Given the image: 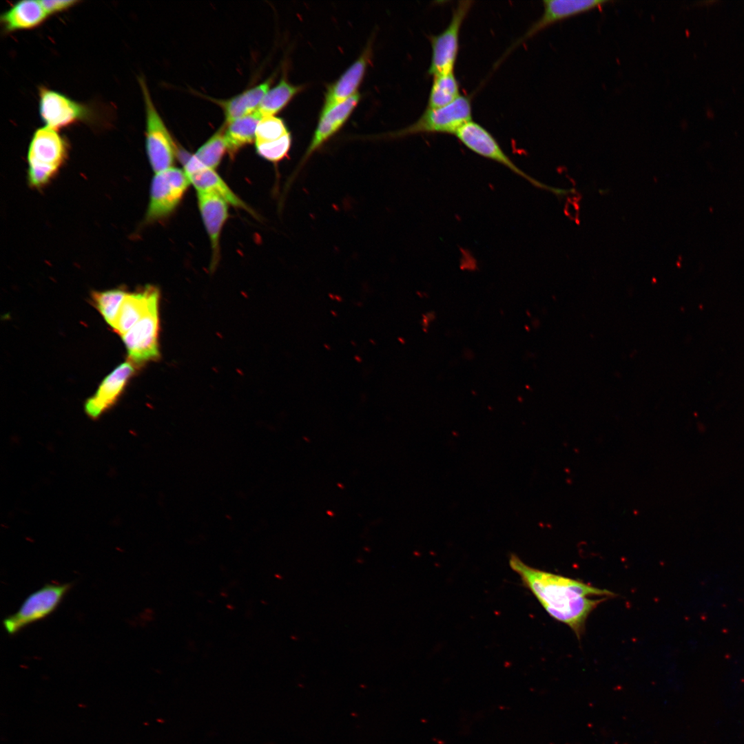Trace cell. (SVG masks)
Returning a JSON list of instances; mask_svg holds the SVG:
<instances>
[{"label":"cell","mask_w":744,"mask_h":744,"mask_svg":"<svg viewBox=\"0 0 744 744\" xmlns=\"http://www.w3.org/2000/svg\"><path fill=\"white\" fill-rule=\"evenodd\" d=\"M509 565L546 612L568 626L579 639L590 614L616 595L578 579L533 568L515 555H510Z\"/></svg>","instance_id":"6da1fadb"},{"label":"cell","mask_w":744,"mask_h":744,"mask_svg":"<svg viewBox=\"0 0 744 744\" xmlns=\"http://www.w3.org/2000/svg\"><path fill=\"white\" fill-rule=\"evenodd\" d=\"M68 145L59 130L48 126L37 129L28 151V180L34 187L46 184L65 160Z\"/></svg>","instance_id":"7a4b0ae2"},{"label":"cell","mask_w":744,"mask_h":744,"mask_svg":"<svg viewBox=\"0 0 744 744\" xmlns=\"http://www.w3.org/2000/svg\"><path fill=\"white\" fill-rule=\"evenodd\" d=\"M71 587V583H46L29 595L16 612L3 619L2 624L7 634L14 635L30 624L50 616Z\"/></svg>","instance_id":"3957f363"},{"label":"cell","mask_w":744,"mask_h":744,"mask_svg":"<svg viewBox=\"0 0 744 744\" xmlns=\"http://www.w3.org/2000/svg\"><path fill=\"white\" fill-rule=\"evenodd\" d=\"M145 106V147L152 170L158 173L172 167L177 148L159 115L143 78H139Z\"/></svg>","instance_id":"277c9868"},{"label":"cell","mask_w":744,"mask_h":744,"mask_svg":"<svg viewBox=\"0 0 744 744\" xmlns=\"http://www.w3.org/2000/svg\"><path fill=\"white\" fill-rule=\"evenodd\" d=\"M471 120V98L461 95L446 106L438 108L427 107L416 122L397 132L395 136L420 133L455 134L462 125Z\"/></svg>","instance_id":"5b68a950"},{"label":"cell","mask_w":744,"mask_h":744,"mask_svg":"<svg viewBox=\"0 0 744 744\" xmlns=\"http://www.w3.org/2000/svg\"><path fill=\"white\" fill-rule=\"evenodd\" d=\"M473 1H460L453 10L447 27L430 37L432 49L428 74L433 76L453 72L459 52L460 30Z\"/></svg>","instance_id":"8992f818"},{"label":"cell","mask_w":744,"mask_h":744,"mask_svg":"<svg viewBox=\"0 0 744 744\" xmlns=\"http://www.w3.org/2000/svg\"><path fill=\"white\" fill-rule=\"evenodd\" d=\"M159 294L154 298L145 313L121 335L128 361L141 365L159 358Z\"/></svg>","instance_id":"52a82bcc"},{"label":"cell","mask_w":744,"mask_h":744,"mask_svg":"<svg viewBox=\"0 0 744 744\" xmlns=\"http://www.w3.org/2000/svg\"><path fill=\"white\" fill-rule=\"evenodd\" d=\"M191 182L184 169L172 167L154 176L145 219L154 222L169 216L180 202Z\"/></svg>","instance_id":"ba28073f"},{"label":"cell","mask_w":744,"mask_h":744,"mask_svg":"<svg viewBox=\"0 0 744 744\" xmlns=\"http://www.w3.org/2000/svg\"><path fill=\"white\" fill-rule=\"evenodd\" d=\"M39 110L45 125L57 130L88 121L93 115L87 105L45 86L39 88Z\"/></svg>","instance_id":"9c48e42d"},{"label":"cell","mask_w":744,"mask_h":744,"mask_svg":"<svg viewBox=\"0 0 744 744\" xmlns=\"http://www.w3.org/2000/svg\"><path fill=\"white\" fill-rule=\"evenodd\" d=\"M455 135L464 146L474 153L503 165L535 186L545 187L519 168L504 152L491 133L480 124L471 120L462 125Z\"/></svg>","instance_id":"30bf717a"},{"label":"cell","mask_w":744,"mask_h":744,"mask_svg":"<svg viewBox=\"0 0 744 744\" xmlns=\"http://www.w3.org/2000/svg\"><path fill=\"white\" fill-rule=\"evenodd\" d=\"M134 366L127 360L103 379L96 393L85 404V411L90 417L98 418L116 403L134 373Z\"/></svg>","instance_id":"8fae6325"},{"label":"cell","mask_w":744,"mask_h":744,"mask_svg":"<svg viewBox=\"0 0 744 744\" xmlns=\"http://www.w3.org/2000/svg\"><path fill=\"white\" fill-rule=\"evenodd\" d=\"M608 2L603 0H544L541 16L531 25L511 49L556 22L599 8Z\"/></svg>","instance_id":"7c38bea8"},{"label":"cell","mask_w":744,"mask_h":744,"mask_svg":"<svg viewBox=\"0 0 744 744\" xmlns=\"http://www.w3.org/2000/svg\"><path fill=\"white\" fill-rule=\"evenodd\" d=\"M359 100L360 95L356 93L329 110L321 112L318 126L298 168H300L314 152L340 130L350 116Z\"/></svg>","instance_id":"4fadbf2b"},{"label":"cell","mask_w":744,"mask_h":744,"mask_svg":"<svg viewBox=\"0 0 744 744\" xmlns=\"http://www.w3.org/2000/svg\"><path fill=\"white\" fill-rule=\"evenodd\" d=\"M197 197L199 210L210 240L212 265H214L219 258L220 236L228 217L229 203L212 193L197 192Z\"/></svg>","instance_id":"5bb4252c"},{"label":"cell","mask_w":744,"mask_h":744,"mask_svg":"<svg viewBox=\"0 0 744 744\" xmlns=\"http://www.w3.org/2000/svg\"><path fill=\"white\" fill-rule=\"evenodd\" d=\"M371 52V49L369 45L342 76L330 85L325 94L322 111H326L358 93L357 89L370 62Z\"/></svg>","instance_id":"9a60e30c"},{"label":"cell","mask_w":744,"mask_h":744,"mask_svg":"<svg viewBox=\"0 0 744 744\" xmlns=\"http://www.w3.org/2000/svg\"><path fill=\"white\" fill-rule=\"evenodd\" d=\"M48 17L40 1L23 0L1 14L0 23L4 32L10 33L37 28Z\"/></svg>","instance_id":"2e32d148"},{"label":"cell","mask_w":744,"mask_h":744,"mask_svg":"<svg viewBox=\"0 0 744 744\" xmlns=\"http://www.w3.org/2000/svg\"><path fill=\"white\" fill-rule=\"evenodd\" d=\"M159 294L157 288L147 286L138 292L127 293L112 327L118 334L127 332L145 313L151 302Z\"/></svg>","instance_id":"e0dca14e"},{"label":"cell","mask_w":744,"mask_h":744,"mask_svg":"<svg viewBox=\"0 0 744 744\" xmlns=\"http://www.w3.org/2000/svg\"><path fill=\"white\" fill-rule=\"evenodd\" d=\"M271 79L261 84L249 88L227 100H214L223 110L225 125L251 114L258 110L259 105L269 89Z\"/></svg>","instance_id":"ac0fdd59"},{"label":"cell","mask_w":744,"mask_h":744,"mask_svg":"<svg viewBox=\"0 0 744 744\" xmlns=\"http://www.w3.org/2000/svg\"><path fill=\"white\" fill-rule=\"evenodd\" d=\"M225 125L214 133L195 154L184 162L186 174L198 169L207 168L214 169L220 163L227 147L224 138Z\"/></svg>","instance_id":"d6986e66"},{"label":"cell","mask_w":744,"mask_h":744,"mask_svg":"<svg viewBox=\"0 0 744 744\" xmlns=\"http://www.w3.org/2000/svg\"><path fill=\"white\" fill-rule=\"evenodd\" d=\"M197 192L214 194L234 207L250 213L251 209L229 187L214 169L203 168L187 174Z\"/></svg>","instance_id":"ffe728a7"},{"label":"cell","mask_w":744,"mask_h":744,"mask_svg":"<svg viewBox=\"0 0 744 744\" xmlns=\"http://www.w3.org/2000/svg\"><path fill=\"white\" fill-rule=\"evenodd\" d=\"M262 115L258 110L225 125L224 138L227 151L234 155L242 147L256 141V131Z\"/></svg>","instance_id":"44dd1931"},{"label":"cell","mask_w":744,"mask_h":744,"mask_svg":"<svg viewBox=\"0 0 744 744\" xmlns=\"http://www.w3.org/2000/svg\"><path fill=\"white\" fill-rule=\"evenodd\" d=\"M459 83L454 72L433 76L428 100V108L446 106L459 96Z\"/></svg>","instance_id":"7402d4cb"},{"label":"cell","mask_w":744,"mask_h":744,"mask_svg":"<svg viewBox=\"0 0 744 744\" xmlns=\"http://www.w3.org/2000/svg\"><path fill=\"white\" fill-rule=\"evenodd\" d=\"M302 89V86L293 85L283 78L275 87L268 90L258 110L262 117L274 116L282 110Z\"/></svg>","instance_id":"603a6c76"},{"label":"cell","mask_w":744,"mask_h":744,"mask_svg":"<svg viewBox=\"0 0 744 744\" xmlns=\"http://www.w3.org/2000/svg\"><path fill=\"white\" fill-rule=\"evenodd\" d=\"M127 292L121 289L94 291L92 299L105 322L112 328L123 300Z\"/></svg>","instance_id":"cb8c5ba5"},{"label":"cell","mask_w":744,"mask_h":744,"mask_svg":"<svg viewBox=\"0 0 744 744\" xmlns=\"http://www.w3.org/2000/svg\"><path fill=\"white\" fill-rule=\"evenodd\" d=\"M289 133L283 120L275 116L262 117L256 131L255 143L271 142Z\"/></svg>","instance_id":"d4e9b609"},{"label":"cell","mask_w":744,"mask_h":744,"mask_svg":"<svg viewBox=\"0 0 744 744\" xmlns=\"http://www.w3.org/2000/svg\"><path fill=\"white\" fill-rule=\"evenodd\" d=\"M291 146V136L290 133L273 141L256 143V151L259 156L273 163H278L285 158L288 155Z\"/></svg>","instance_id":"484cf974"},{"label":"cell","mask_w":744,"mask_h":744,"mask_svg":"<svg viewBox=\"0 0 744 744\" xmlns=\"http://www.w3.org/2000/svg\"><path fill=\"white\" fill-rule=\"evenodd\" d=\"M79 2L76 0H40L41 6L49 17L66 11Z\"/></svg>","instance_id":"4316f807"}]
</instances>
